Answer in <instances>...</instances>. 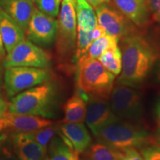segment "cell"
I'll return each mask as SVG.
<instances>
[{
  "mask_svg": "<svg viewBox=\"0 0 160 160\" xmlns=\"http://www.w3.org/2000/svg\"><path fill=\"white\" fill-rule=\"evenodd\" d=\"M57 51L61 59H67L76 51L77 15L73 0H62L58 20Z\"/></svg>",
  "mask_w": 160,
  "mask_h": 160,
  "instance_id": "52a82bcc",
  "label": "cell"
},
{
  "mask_svg": "<svg viewBox=\"0 0 160 160\" xmlns=\"http://www.w3.org/2000/svg\"><path fill=\"white\" fill-rule=\"evenodd\" d=\"M153 142L157 143V145L160 146V128L157 131L154 139H153Z\"/></svg>",
  "mask_w": 160,
  "mask_h": 160,
  "instance_id": "d590c367",
  "label": "cell"
},
{
  "mask_svg": "<svg viewBox=\"0 0 160 160\" xmlns=\"http://www.w3.org/2000/svg\"><path fill=\"white\" fill-rule=\"evenodd\" d=\"M59 125H55L54 123L52 125L42 128L37 131L25 133L28 137L33 139L36 142L39 144L45 151L47 152L50 142L57 133H59Z\"/></svg>",
  "mask_w": 160,
  "mask_h": 160,
  "instance_id": "cb8c5ba5",
  "label": "cell"
},
{
  "mask_svg": "<svg viewBox=\"0 0 160 160\" xmlns=\"http://www.w3.org/2000/svg\"><path fill=\"white\" fill-rule=\"evenodd\" d=\"M53 123L52 120L44 117L11 113L8 111L0 118L2 131L8 130L11 133H29Z\"/></svg>",
  "mask_w": 160,
  "mask_h": 160,
  "instance_id": "4fadbf2b",
  "label": "cell"
},
{
  "mask_svg": "<svg viewBox=\"0 0 160 160\" xmlns=\"http://www.w3.org/2000/svg\"><path fill=\"white\" fill-rule=\"evenodd\" d=\"M2 84V73H1V70H0V85Z\"/></svg>",
  "mask_w": 160,
  "mask_h": 160,
  "instance_id": "74e56055",
  "label": "cell"
},
{
  "mask_svg": "<svg viewBox=\"0 0 160 160\" xmlns=\"http://www.w3.org/2000/svg\"><path fill=\"white\" fill-rule=\"evenodd\" d=\"M8 104L6 102L5 100L0 94V118L8 111Z\"/></svg>",
  "mask_w": 160,
  "mask_h": 160,
  "instance_id": "d6a6232c",
  "label": "cell"
},
{
  "mask_svg": "<svg viewBox=\"0 0 160 160\" xmlns=\"http://www.w3.org/2000/svg\"><path fill=\"white\" fill-rule=\"evenodd\" d=\"M143 160H160V146L148 145L140 148Z\"/></svg>",
  "mask_w": 160,
  "mask_h": 160,
  "instance_id": "484cf974",
  "label": "cell"
},
{
  "mask_svg": "<svg viewBox=\"0 0 160 160\" xmlns=\"http://www.w3.org/2000/svg\"><path fill=\"white\" fill-rule=\"evenodd\" d=\"M99 25L105 30L106 34L120 40L135 33L132 22L113 8L102 5L96 9Z\"/></svg>",
  "mask_w": 160,
  "mask_h": 160,
  "instance_id": "7c38bea8",
  "label": "cell"
},
{
  "mask_svg": "<svg viewBox=\"0 0 160 160\" xmlns=\"http://www.w3.org/2000/svg\"><path fill=\"white\" fill-rule=\"evenodd\" d=\"M122 71L117 84L138 88L145 82L156 60L150 44L137 33L121 42Z\"/></svg>",
  "mask_w": 160,
  "mask_h": 160,
  "instance_id": "6da1fadb",
  "label": "cell"
},
{
  "mask_svg": "<svg viewBox=\"0 0 160 160\" xmlns=\"http://www.w3.org/2000/svg\"><path fill=\"white\" fill-rule=\"evenodd\" d=\"M146 2L153 18L160 24V0H146Z\"/></svg>",
  "mask_w": 160,
  "mask_h": 160,
  "instance_id": "83f0119b",
  "label": "cell"
},
{
  "mask_svg": "<svg viewBox=\"0 0 160 160\" xmlns=\"http://www.w3.org/2000/svg\"><path fill=\"white\" fill-rule=\"evenodd\" d=\"M123 153L119 160H143L140 152L137 151V148H131L122 151Z\"/></svg>",
  "mask_w": 160,
  "mask_h": 160,
  "instance_id": "f1b7e54d",
  "label": "cell"
},
{
  "mask_svg": "<svg viewBox=\"0 0 160 160\" xmlns=\"http://www.w3.org/2000/svg\"><path fill=\"white\" fill-rule=\"evenodd\" d=\"M110 98L112 111L120 119L137 122L143 117L142 97L135 88L117 84Z\"/></svg>",
  "mask_w": 160,
  "mask_h": 160,
  "instance_id": "8992f818",
  "label": "cell"
},
{
  "mask_svg": "<svg viewBox=\"0 0 160 160\" xmlns=\"http://www.w3.org/2000/svg\"><path fill=\"white\" fill-rule=\"evenodd\" d=\"M77 63V88L88 97L109 99L115 76L97 59L79 58Z\"/></svg>",
  "mask_w": 160,
  "mask_h": 160,
  "instance_id": "3957f363",
  "label": "cell"
},
{
  "mask_svg": "<svg viewBox=\"0 0 160 160\" xmlns=\"http://www.w3.org/2000/svg\"><path fill=\"white\" fill-rule=\"evenodd\" d=\"M108 99L89 97L87 101L85 122L94 136L105 126L120 120L112 111Z\"/></svg>",
  "mask_w": 160,
  "mask_h": 160,
  "instance_id": "8fae6325",
  "label": "cell"
},
{
  "mask_svg": "<svg viewBox=\"0 0 160 160\" xmlns=\"http://www.w3.org/2000/svg\"><path fill=\"white\" fill-rule=\"evenodd\" d=\"M0 35L7 53L25 38V33L18 24L0 8Z\"/></svg>",
  "mask_w": 160,
  "mask_h": 160,
  "instance_id": "ac0fdd59",
  "label": "cell"
},
{
  "mask_svg": "<svg viewBox=\"0 0 160 160\" xmlns=\"http://www.w3.org/2000/svg\"><path fill=\"white\" fill-rule=\"evenodd\" d=\"M97 59L114 76L120 74L122 71V52L118 45L106 50Z\"/></svg>",
  "mask_w": 160,
  "mask_h": 160,
  "instance_id": "7402d4cb",
  "label": "cell"
},
{
  "mask_svg": "<svg viewBox=\"0 0 160 160\" xmlns=\"http://www.w3.org/2000/svg\"><path fill=\"white\" fill-rule=\"evenodd\" d=\"M113 5L128 19L142 27L147 22L149 9L146 0H112Z\"/></svg>",
  "mask_w": 160,
  "mask_h": 160,
  "instance_id": "e0dca14e",
  "label": "cell"
},
{
  "mask_svg": "<svg viewBox=\"0 0 160 160\" xmlns=\"http://www.w3.org/2000/svg\"><path fill=\"white\" fill-rule=\"evenodd\" d=\"M57 19L36 8L28 25L25 34L28 39L37 45L49 46L57 39Z\"/></svg>",
  "mask_w": 160,
  "mask_h": 160,
  "instance_id": "30bf717a",
  "label": "cell"
},
{
  "mask_svg": "<svg viewBox=\"0 0 160 160\" xmlns=\"http://www.w3.org/2000/svg\"><path fill=\"white\" fill-rule=\"evenodd\" d=\"M6 56V51L4 47L1 35H0V60H2Z\"/></svg>",
  "mask_w": 160,
  "mask_h": 160,
  "instance_id": "836d02e7",
  "label": "cell"
},
{
  "mask_svg": "<svg viewBox=\"0 0 160 160\" xmlns=\"http://www.w3.org/2000/svg\"><path fill=\"white\" fill-rule=\"evenodd\" d=\"M58 133L79 156L91 145V135L84 123L63 122L59 125Z\"/></svg>",
  "mask_w": 160,
  "mask_h": 160,
  "instance_id": "5bb4252c",
  "label": "cell"
},
{
  "mask_svg": "<svg viewBox=\"0 0 160 160\" xmlns=\"http://www.w3.org/2000/svg\"><path fill=\"white\" fill-rule=\"evenodd\" d=\"M86 106V101L76 90L74 94L66 101L63 106V122L84 123Z\"/></svg>",
  "mask_w": 160,
  "mask_h": 160,
  "instance_id": "d6986e66",
  "label": "cell"
},
{
  "mask_svg": "<svg viewBox=\"0 0 160 160\" xmlns=\"http://www.w3.org/2000/svg\"><path fill=\"white\" fill-rule=\"evenodd\" d=\"M155 75H156L155 79H156V80H157V82L160 83V62H159V64H158V65L157 67Z\"/></svg>",
  "mask_w": 160,
  "mask_h": 160,
  "instance_id": "8d00e7d4",
  "label": "cell"
},
{
  "mask_svg": "<svg viewBox=\"0 0 160 160\" xmlns=\"http://www.w3.org/2000/svg\"><path fill=\"white\" fill-rule=\"evenodd\" d=\"M119 41L117 38L106 34L93 41L87 52L80 58L85 59H97L106 50L113 46L118 45Z\"/></svg>",
  "mask_w": 160,
  "mask_h": 160,
  "instance_id": "603a6c76",
  "label": "cell"
},
{
  "mask_svg": "<svg viewBox=\"0 0 160 160\" xmlns=\"http://www.w3.org/2000/svg\"><path fill=\"white\" fill-rule=\"evenodd\" d=\"M2 131V128H1V125H0V132Z\"/></svg>",
  "mask_w": 160,
  "mask_h": 160,
  "instance_id": "ab89813d",
  "label": "cell"
},
{
  "mask_svg": "<svg viewBox=\"0 0 160 160\" xmlns=\"http://www.w3.org/2000/svg\"><path fill=\"white\" fill-rule=\"evenodd\" d=\"M50 160H79V155L64 141L60 136H54L49 143Z\"/></svg>",
  "mask_w": 160,
  "mask_h": 160,
  "instance_id": "44dd1931",
  "label": "cell"
},
{
  "mask_svg": "<svg viewBox=\"0 0 160 160\" xmlns=\"http://www.w3.org/2000/svg\"><path fill=\"white\" fill-rule=\"evenodd\" d=\"M122 153V151L114 149L98 142L91 144L80 154L79 160H119Z\"/></svg>",
  "mask_w": 160,
  "mask_h": 160,
  "instance_id": "ffe728a7",
  "label": "cell"
},
{
  "mask_svg": "<svg viewBox=\"0 0 160 160\" xmlns=\"http://www.w3.org/2000/svg\"><path fill=\"white\" fill-rule=\"evenodd\" d=\"M73 2L77 19V46L73 61L77 62L93 42L92 33L97 25V19L93 8L85 0H73Z\"/></svg>",
  "mask_w": 160,
  "mask_h": 160,
  "instance_id": "9c48e42d",
  "label": "cell"
},
{
  "mask_svg": "<svg viewBox=\"0 0 160 160\" xmlns=\"http://www.w3.org/2000/svg\"><path fill=\"white\" fill-rule=\"evenodd\" d=\"M8 138L19 160H43L45 157L47 152L25 133H11Z\"/></svg>",
  "mask_w": 160,
  "mask_h": 160,
  "instance_id": "9a60e30c",
  "label": "cell"
},
{
  "mask_svg": "<svg viewBox=\"0 0 160 160\" xmlns=\"http://www.w3.org/2000/svg\"><path fill=\"white\" fill-rule=\"evenodd\" d=\"M33 1H34V0H33Z\"/></svg>",
  "mask_w": 160,
  "mask_h": 160,
  "instance_id": "60d3db41",
  "label": "cell"
},
{
  "mask_svg": "<svg viewBox=\"0 0 160 160\" xmlns=\"http://www.w3.org/2000/svg\"><path fill=\"white\" fill-rule=\"evenodd\" d=\"M52 72L48 68L11 67L4 73V88L9 97H13L35 86L51 79Z\"/></svg>",
  "mask_w": 160,
  "mask_h": 160,
  "instance_id": "5b68a950",
  "label": "cell"
},
{
  "mask_svg": "<svg viewBox=\"0 0 160 160\" xmlns=\"http://www.w3.org/2000/svg\"><path fill=\"white\" fill-rule=\"evenodd\" d=\"M38 9L45 14L51 17H57L59 12L62 0H34Z\"/></svg>",
  "mask_w": 160,
  "mask_h": 160,
  "instance_id": "d4e9b609",
  "label": "cell"
},
{
  "mask_svg": "<svg viewBox=\"0 0 160 160\" xmlns=\"http://www.w3.org/2000/svg\"><path fill=\"white\" fill-rule=\"evenodd\" d=\"M95 137L99 142L119 151L131 148H142L153 142L151 133L145 128L122 119L105 126Z\"/></svg>",
  "mask_w": 160,
  "mask_h": 160,
  "instance_id": "277c9868",
  "label": "cell"
},
{
  "mask_svg": "<svg viewBox=\"0 0 160 160\" xmlns=\"http://www.w3.org/2000/svg\"><path fill=\"white\" fill-rule=\"evenodd\" d=\"M0 8L14 20L25 33L37 8L33 0H0Z\"/></svg>",
  "mask_w": 160,
  "mask_h": 160,
  "instance_id": "2e32d148",
  "label": "cell"
},
{
  "mask_svg": "<svg viewBox=\"0 0 160 160\" xmlns=\"http://www.w3.org/2000/svg\"><path fill=\"white\" fill-rule=\"evenodd\" d=\"M7 139H8L7 133H5V132L1 131V133H0V149H1V148H2V146L3 143L5 142Z\"/></svg>",
  "mask_w": 160,
  "mask_h": 160,
  "instance_id": "e575fe53",
  "label": "cell"
},
{
  "mask_svg": "<svg viewBox=\"0 0 160 160\" xmlns=\"http://www.w3.org/2000/svg\"><path fill=\"white\" fill-rule=\"evenodd\" d=\"M106 35L105 30L102 27L101 25H97L96 28L93 29V33H92V39H93V42L95 41L99 38L104 37Z\"/></svg>",
  "mask_w": 160,
  "mask_h": 160,
  "instance_id": "f546056e",
  "label": "cell"
},
{
  "mask_svg": "<svg viewBox=\"0 0 160 160\" xmlns=\"http://www.w3.org/2000/svg\"><path fill=\"white\" fill-rule=\"evenodd\" d=\"M154 116L156 121L160 128V97L158 98L154 106Z\"/></svg>",
  "mask_w": 160,
  "mask_h": 160,
  "instance_id": "1f68e13d",
  "label": "cell"
},
{
  "mask_svg": "<svg viewBox=\"0 0 160 160\" xmlns=\"http://www.w3.org/2000/svg\"><path fill=\"white\" fill-rule=\"evenodd\" d=\"M5 68L11 67L49 68L51 59L48 53L28 39L15 46L2 59Z\"/></svg>",
  "mask_w": 160,
  "mask_h": 160,
  "instance_id": "ba28073f",
  "label": "cell"
},
{
  "mask_svg": "<svg viewBox=\"0 0 160 160\" xmlns=\"http://www.w3.org/2000/svg\"><path fill=\"white\" fill-rule=\"evenodd\" d=\"M43 160H50V159H49L48 157H45V158H44Z\"/></svg>",
  "mask_w": 160,
  "mask_h": 160,
  "instance_id": "f35d334b",
  "label": "cell"
},
{
  "mask_svg": "<svg viewBox=\"0 0 160 160\" xmlns=\"http://www.w3.org/2000/svg\"><path fill=\"white\" fill-rule=\"evenodd\" d=\"M85 1L87 2L93 8L97 9V8L99 7V6L105 5V4L110 2L111 0H85Z\"/></svg>",
  "mask_w": 160,
  "mask_h": 160,
  "instance_id": "4dcf8cb0",
  "label": "cell"
},
{
  "mask_svg": "<svg viewBox=\"0 0 160 160\" xmlns=\"http://www.w3.org/2000/svg\"><path fill=\"white\" fill-rule=\"evenodd\" d=\"M0 160H19L12 149L8 138L3 143L0 149Z\"/></svg>",
  "mask_w": 160,
  "mask_h": 160,
  "instance_id": "4316f807",
  "label": "cell"
},
{
  "mask_svg": "<svg viewBox=\"0 0 160 160\" xmlns=\"http://www.w3.org/2000/svg\"><path fill=\"white\" fill-rule=\"evenodd\" d=\"M59 99V84L49 80L12 97L8 111L54 119L58 115Z\"/></svg>",
  "mask_w": 160,
  "mask_h": 160,
  "instance_id": "7a4b0ae2",
  "label": "cell"
}]
</instances>
